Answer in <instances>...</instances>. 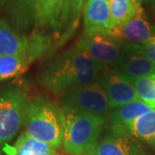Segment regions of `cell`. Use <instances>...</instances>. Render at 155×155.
Returning <instances> with one entry per match:
<instances>
[{"label": "cell", "instance_id": "obj_1", "mask_svg": "<svg viewBox=\"0 0 155 155\" xmlns=\"http://www.w3.org/2000/svg\"><path fill=\"white\" fill-rule=\"evenodd\" d=\"M106 66L75 48L54 56L42 67L38 83L54 95L95 82L105 71Z\"/></svg>", "mask_w": 155, "mask_h": 155}, {"label": "cell", "instance_id": "obj_2", "mask_svg": "<svg viewBox=\"0 0 155 155\" xmlns=\"http://www.w3.org/2000/svg\"><path fill=\"white\" fill-rule=\"evenodd\" d=\"M65 124V112L49 97L40 94L28 97L22 123L23 132L28 136L57 149L63 142Z\"/></svg>", "mask_w": 155, "mask_h": 155}, {"label": "cell", "instance_id": "obj_3", "mask_svg": "<svg viewBox=\"0 0 155 155\" xmlns=\"http://www.w3.org/2000/svg\"><path fill=\"white\" fill-rule=\"evenodd\" d=\"M66 124L62 146L67 154L84 155L103 134L107 118L86 112H65Z\"/></svg>", "mask_w": 155, "mask_h": 155}, {"label": "cell", "instance_id": "obj_4", "mask_svg": "<svg viewBox=\"0 0 155 155\" xmlns=\"http://www.w3.org/2000/svg\"><path fill=\"white\" fill-rule=\"evenodd\" d=\"M28 99L21 84H0V152L9 146L22 127Z\"/></svg>", "mask_w": 155, "mask_h": 155}, {"label": "cell", "instance_id": "obj_5", "mask_svg": "<svg viewBox=\"0 0 155 155\" xmlns=\"http://www.w3.org/2000/svg\"><path fill=\"white\" fill-rule=\"evenodd\" d=\"M60 102L64 112H86L108 119L112 110L97 81L67 91L61 95Z\"/></svg>", "mask_w": 155, "mask_h": 155}, {"label": "cell", "instance_id": "obj_6", "mask_svg": "<svg viewBox=\"0 0 155 155\" xmlns=\"http://www.w3.org/2000/svg\"><path fill=\"white\" fill-rule=\"evenodd\" d=\"M124 45L110 34H83L74 48L106 67H114Z\"/></svg>", "mask_w": 155, "mask_h": 155}, {"label": "cell", "instance_id": "obj_7", "mask_svg": "<svg viewBox=\"0 0 155 155\" xmlns=\"http://www.w3.org/2000/svg\"><path fill=\"white\" fill-rule=\"evenodd\" d=\"M88 155H150L138 141L127 133L116 131L108 126Z\"/></svg>", "mask_w": 155, "mask_h": 155}, {"label": "cell", "instance_id": "obj_8", "mask_svg": "<svg viewBox=\"0 0 155 155\" xmlns=\"http://www.w3.org/2000/svg\"><path fill=\"white\" fill-rule=\"evenodd\" d=\"M97 81L103 89L112 110L139 100L129 79L115 69L105 70Z\"/></svg>", "mask_w": 155, "mask_h": 155}, {"label": "cell", "instance_id": "obj_9", "mask_svg": "<svg viewBox=\"0 0 155 155\" xmlns=\"http://www.w3.org/2000/svg\"><path fill=\"white\" fill-rule=\"evenodd\" d=\"M113 67L129 80L155 75V65L140 50L138 44L125 43Z\"/></svg>", "mask_w": 155, "mask_h": 155}, {"label": "cell", "instance_id": "obj_10", "mask_svg": "<svg viewBox=\"0 0 155 155\" xmlns=\"http://www.w3.org/2000/svg\"><path fill=\"white\" fill-rule=\"evenodd\" d=\"M155 34V28L145 15L144 10L140 7L134 17L125 24L113 28L110 35L123 41L125 43L144 44Z\"/></svg>", "mask_w": 155, "mask_h": 155}, {"label": "cell", "instance_id": "obj_11", "mask_svg": "<svg viewBox=\"0 0 155 155\" xmlns=\"http://www.w3.org/2000/svg\"><path fill=\"white\" fill-rule=\"evenodd\" d=\"M83 17L84 34H110V0H86Z\"/></svg>", "mask_w": 155, "mask_h": 155}, {"label": "cell", "instance_id": "obj_12", "mask_svg": "<svg viewBox=\"0 0 155 155\" xmlns=\"http://www.w3.org/2000/svg\"><path fill=\"white\" fill-rule=\"evenodd\" d=\"M66 0H37L34 12V28L53 31L55 35L61 25Z\"/></svg>", "mask_w": 155, "mask_h": 155}, {"label": "cell", "instance_id": "obj_13", "mask_svg": "<svg viewBox=\"0 0 155 155\" xmlns=\"http://www.w3.org/2000/svg\"><path fill=\"white\" fill-rule=\"evenodd\" d=\"M37 0H7L5 21L17 32L24 35L34 28V12Z\"/></svg>", "mask_w": 155, "mask_h": 155}, {"label": "cell", "instance_id": "obj_14", "mask_svg": "<svg viewBox=\"0 0 155 155\" xmlns=\"http://www.w3.org/2000/svg\"><path fill=\"white\" fill-rule=\"evenodd\" d=\"M153 110L144 102L136 100L132 103L115 108L109 116V127L119 132L127 133L128 127L140 116Z\"/></svg>", "mask_w": 155, "mask_h": 155}, {"label": "cell", "instance_id": "obj_15", "mask_svg": "<svg viewBox=\"0 0 155 155\" xmlns=\"http://www.w3.org/2000/svg\"><path fill=\"white\" fill-rule=\"evenodd\" d=\"M85 1L86 0H66L62 11L60 28L54 35L56 49L60 48L71 39L77 30Z\"/></svg>", "mask_w": 155, "mask_h": 155}, {"label": "cell", "instance_id": "obj_16", "mask_svg": "<svg viewBox=\"0 0 155 155\" xmlns=\"http://www.w3.org/2000/svg\"><path fill=\"white\" fill-rule=\"evenodd\" d=\"M28 44V36L17 32L5 20L0 19V56L22 54Z\"/></svg>", "mask_w": 155, "mask_h": 155}, {"label": "cell", "instance_id": "obj_17", "mask_svg": "<svg viewBox=\"0 0 155 155\" xmlns=\"http://www.w3.org/2000/svg\"><path fill=\"white\" fill-rule=\"evenodd\" d=\"M4 152L5 155H59L56 148L31 138L24 132L12 146H7Z\"/></svg>", "mask_w": 155, "mask_h": 155}, {"label": "cell", "instance_id": "obj_18", "mask_svg": "<svg viewBox=\"0 0 155 155\" xmlns=\"http://www.w3.org/2000/svg\"><path fill=\"white\" fill-rule=\"evenodd\" d=\"M34 62L27 50L19 55L0 56V81L22 75Z\"/></svg>", "mask_w": 155, "mask_h": 155}, {"label": "cell", "instance_id": "obj_19", "mask_svg": "<svg viewBox=\"0 0 155 155\" xmlns=\"http://www.w3.org/2000/svg\"><path fill=\"white\" fill-rule=\"evenodd\" d=\"M127 134L155 148V110L138 118L128 127Z\"/></svg>", "mask_w": 155, "mask_h": 155}, {"label": "cell", "instance_id": "obj_20", "mask_svg": "<svg viewBox=\"0 0 155 155\" xmlns=\"http://www.w3.org/2000/svg\"><path fill=\"white\" fill-rule=\"evenodd\" d=\"M110 7L113 29L130 21L141 6L136 5L134 0H110Z\"/></svg>", "mask_w": 155, "mask_h": 155}, {"label": "cell", "instance_id": "obj_21", "mask_svg": "<svg viewBox=\"0 0 155 155\" xmlns=\"http://www.w3.org/2000/svg\"><path fill=\"white\" fill-rule=\"evenodd\" d=\"M135 89L139 99L155 110V75L129 80Z\"/></svg>", "mask_w": 155, "mask_h": 155}, {"label": "cell", "instance_id": "obj_22", "mask_svg": "<svg viewBox=\"0 0 155 155\" xmlns=\"http://www.w3.org/2000/svg\"><path fill=\"white\" fill-rule=\"evenodd\" d=\"M138 47L144 55L155 65V34L148 41L144 44H138Z\"/></svg>", "mask_w": 155, "mask_h": 155}, {"label": "cell", "instance_id": "obj_23", "mask_svg": "<svg viewBox=\"0 0 155 155\" xmlns=\"http://www.w3.org/2000/svg\"><path fill=\"white\" fill-rule=\"evenodd\" d=\"M148 4H150L151 5V6L153 7V9L155 11V0H146Z\"/></svg>", "mask_w": 155, "mask_h": 155}, {"label": "cell", "instance_id": "obj_24", "mask_svg": "<svg viewBox=\"0 0 155 155\" xmlns=\"http://www.w3.org/2000/svg\"><path fill=\"white\" fill-rule=\"evenodd\" d=\"M142 1L143 0H134V2L138 6H142Z\"/></svg>", "mask_w": 155, "mask_h": 155}, {"label": "cell", "instance_id": "obj_25", "mask_svg": "<svg viewBox=\"0 0 155 155\" xmlns=\"http://www.w3.org/2000/svg\"><path fill=\"white\" fill-rule=\"evenodd\" d=\"M6 1H7V0H0V5H4V4H5Z\"/></svg>", "mask_w": 155, "mask_h": 155}, {"label": "cell", "instance_id": "obj_26", "mask_svg": "<svg viewBox=\"0 0 155 155\" xmlns=\"http://www.w3.org/2000/svg\"><path fill=\"white\" fill-rule=\"evenodd\" d=\"M84 155H88V154H84Z\"/></svg>", "mask_w": 155, "mask_h": 155}]
</instances>
